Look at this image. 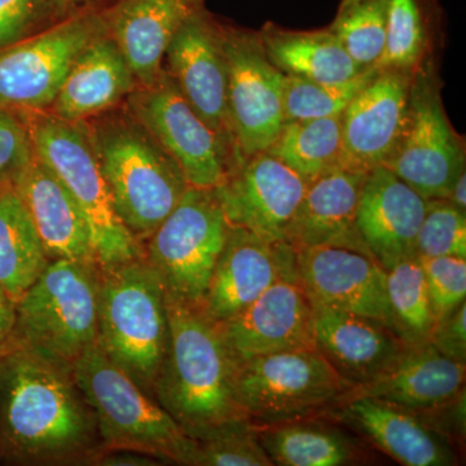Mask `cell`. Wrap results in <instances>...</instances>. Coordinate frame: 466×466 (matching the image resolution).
<instances>
[{
    "label": "cell",
    "mask_w": 466,
    "mask_h": 466,
    "mask_svg": "<svg viewBox=\"0 0 466 466\" xmlns=\"http://www.w3.org/2000/svg\"><path fill=\"white\" fill-rule=\"evenodd\" d=\"M296 263L297 251L287 242L263 240L247 229L231 226L202 312L214 323H225L244 311Z\"/></svg>",
    "instance_id": "d6986e66"
},
{
    "label": "cell",
    "mask_w": 466,
    "mask_h": 466,
    "mask_svg": "<svg viewBox=\"0 0 466 466\" xmlns=\"http://www.w3.org/2000/svg\"><path fill=\"white\" fill-rule=\"evenodd\" d=\"M16 321V302L0 287V349L14 332Z\"/></svg>",
    "instance_id": "b9f144b4"
},
{
    "label": "cell",
    "mask_w": 466,
    "mask_h": 466,
    "mask_svg": "<svg viewBox=\"0 0 466 466\" xmlns=\"http://www.w3.org/2000/svg\"><path fill=\"white\" fill-rule=\"evenodd\" d=\"M419 258L459 257L466 259V213L446 198L428 200L416 240Z\"/></svg>",
    "instance_id": "8d00e7d4"
},
{
    "label": "cell",
    "mask_w": 466,
    "mask_h": 466,
    "mask_svg": "<svg viewBox=\"0 0 466 466\" xmlns=\"http://www.w3.org/2000/svg\"><path fill=\"white\" fill-rule=\"evenodd\" d=\"M309 183L269 152L241 158L214 189L229 225L260 238L287 242Z\"/></svg>",
    "instance_id": "5bb4252c"
},
{
    "label": "cell",
    "mask_w": 466,
    "mask_h": 466,
    "mask_svg": "<svg viewBox=\"0 0 466 466\" xmlns=\"http://www.w3.org/2000/svg\"><path fill=\"white\" fill-rule=\"evenodd\" d=\"M167 352L155 400L186 434L248 419L236 400L238 361L201 309L167 299Z\"/></svg>",
    "instance_id": "7a4b0ae2"
},
{
    "label": "cell",
    "mask_w": 466,
    "mask_h": 466,
    "mask_svg": "<svg viewBox=\"0 0 466 466\" xmlns=\"http://www.w3.org/2000/svg\"><path fill=\"white\" fill-rule=\"evenodd\" d=\"M376 75L375 67H370L357 78L339 85L315 84L306 79L285 76V122L341 116L352 99Z\"/></svg>",
    "instance_id": "d590c367"
},
{
    "label": "cell",
    "mask_w": 466,
    "mask_h": 466,
    "mask_svg": "<svg viewBox=\"0 0 466 466\" xmlns=\"http://www.w3.org/2000/svg\"><path fill=\"white\" fill-rule=\"evenodd\" d=\"M34 158L25 125L0 106V192L14 189Z\"/></svg>",
    "instance_id": "f35d334b"
},
{
    "label": "cell",
    "mask_w": 466,
    "mask_h": 466,
    "mask_svg": "<svg viewBox=\"0 0 466 466\" xmlns=\"http://www.w3.org/2000/svg\"><path fill=\"white\" fill-rule=\"evenodd\" d=\"M25 127L34 153L66 187L90 227L100 267L116 265L146 256L144 245L119 219L108 184L101 173L82 122L26 113Z\"/></svg>",
    "instance_id": "52a82bcc"
},
{
    "label": "cell",
    "mask_w": 466,
    "mask_h": 466,
    "mask_svg": "<svg viewBox=\"0 0 466 466\" xmlns=\"http://www.w3.org/2000/svg\"><path fill=\"white\" fill-rule=\"evenodd\" d=\"M258 440L272 465L341 466L360 459L358 444L348 434L320 422L258 426Z\"/></svg>",
    "instance_id": "f1b7e54d"
},
{
    "label": "cell",
    "mask_w": 466,
    "mask_h": 466,
    "mask_svg": "<svg viewBox=\"0 0 466 466\" xmlns=\"http://www.w3.org/2000/svg\"><path fill=\"white\" fill-rule=\"evenodd\" d=\"M267 152L283 161L306 182L341 167L342 115L285 122Z\"/></svg>",
    "instance_id": "4dcf8cb0"
},
{
    "label": "cell",
    "mask_w": 466,
    "mask_h": 466,
    "mask_svg": "<svg viewBox=\"0 0 466 466\" xmlns=\"http://www.w3.org/2000/svg\"><path fill=\"white\" fill-rule=\"evenodd\" d=\"M428 0H389L385 43L376 70L413 72L428 42Z\"/></svg>",
    "instance_id": "836d02e7"
},
{
    "label": "cell",
    "mask_w": 466,
    "mask_h": 466,
    "mask_svg": "<svg viewBox=\"0 0 466 466\" xmlns=\"http://www.w3.org/2000/svg\"><path fill=\"white\" fill-rule=\"evenodd\" d=\"M309 302L315 348L354 388L379 376L406 349L388 325Z\"/></svg>",
    "instance_id": "603a6c76"
},
{
    "label": "cell",
    "mask_w": 466,
    "mask_h": 466,
    "mask_svg": "<svg viewBox=\"0 0 466 466\" xmlns=\"http://www.w3.org/2000/svg\"><path fill=\"white\" fill-rule=\"evenodd\" d=\"M84 125L119 219L142 244L182 200V168L133 115Z\"/></svg>",
    "instance_id": "3957f363"
},
{
    "label": "cell",
    "mask_w": 466,
    "mask_h": 466,
    "mask_svg": "<svg viewBox=\"0 0 466 466\" xmlns=\"http://www.w3.org/2000/svg\"><path fill=\"white\" fill-rule=\"evenodd\" d=\"M297 251V275L309 299L391 328L386 269L372 256L339 247Z\"/></svg>",
    "instance_id": "ac0fdd59"
},
{
    "label": "cell",
    "mask_w": 466,
    "mask_h": 466,
    "mask_svg": "<svg viewBox=\"0 0 466 466\" xmlns=\"http://www.w3.org/2000/svg\"><path fill=\"white\" fill-rule=\"evenodd\" d=\"M429 342L444 357L466 363V302L435 323Z\"/></svg>",
    "instance_id": "60d3db41"
},
{
    "label": "cell",
    "mask_w": 466,
    "mask_h": 466,
    "mask_svg": "<svg viewBox=\"0 0 466 466\" xmlns=\"http://www.w3.org/2000/svg\"><path fill=\"white\" fill-rule=\"evenodd\" d=\"M426 205L428 200L388 167L368 173L359 200L357 226L373 258L386 271L417 257V235Z\"/></svg>",
    "instance_id": "44dd1931"
},
{
    "label": "cell",
    "mask_w": 466,
    "mask_h": 466,
    "mask_svg": "<svg viewBox=\"0 0 466 466\" xmlns=\"http://www.w3.org/2000/svg\"><path fill=\"white\" fill-rule=\"evenodd\" d=\"M229 229L216 191L189 187L144 247L167 299L202 308Z\"/></svg>",
    "instance_id": "9c48e42d"
},
{
    "label": "cell",
    "mask_w": 466,
    "mask_h": 466,
    "mask_svg": "<svg viewBox=\"0 0 466 466\" xmlns=\"http://www.w3.org/2000/svg\"><path fill=\"white\" fill-rule=\"evenodd\" d=\"M128 108L179 165L189 187L216 189L225 182L233 167L228 147L184 99L168 73L135 88Z\"/></svg>",
    "instance_id": "7c38bea8"
},
{
    "label": "cell",
    "mask_w": 466,
    "mask_h": 466,
    "mask_svg": "<svg viewBox=\"0 0 466 466\" xmlns=\"http://www.w3.org/2000/svg\"><path fill=\"white\" fill-rule=\"evenodd\" d=\"M464 382L465 364L444 357L431 342H425L406 346L390 366L351 394L429 412L458 398L464 391Z\"/></svg>",
    "instance_id": "484cf974"
},
{
    "label": "cell",
    "mask_w": 466,
    "mask_h": 466,
    "mask_svg": "<svg viewBox=\"0 0 466 466\" xmlns=\"http://www.w3.org/2000/svg\"><path fill=\"white\" fill-rule=\"evenodd\" d=\"M165 57L168 75L184 99L223 142L233 147L227 110L222 27L208 17L204 8L198 9L175 33Z\"/></svg>",
    "instance_id": "e0dca14e"
},
{
    "label": "cell",
    "mask_w": 466,
    "mask_h": 466,
    "mask_svg": "<svg viewBox=\"0 0 466 466\" xmlns=\"http://www.w3.org/2000/svg\"><path fill=\"white\" fill-rule=\"evenodd\" d=\"M227 110L236 159L267 152L285 124V75L267 57L259 34L223 29Z\"/></svg>",
    "instance_id": "8fae6325"
},
{
    "label": "cell",
    "mask_w": 466,
    "mask_h": 466,
    "mask_svg": "<svg viewBox=\"0 0 466 466\" xmlns=\"http://www.w3.org/2000/svg\"><path fill=\"white\" fill-rule=\"evenodd\" d=\"M73 375L96 417L104 453L133 451L186 465L188 435L97 343L76 361Z\"/></svg>",
    "instance_id": "5b68a950"
},
{
    "label": "cell",
    "mask_w": 466,
    "mask_h": 466,
    "mask_svg": "<svg viewBox=\"0 0 466 466\" xmlns=\"http://www.w3.org/2000/svg\"><path fill=\"white\" fill-rule=\"evenodd\" d=\"M354 389L317 348L251 358L236 372V400L257 426L309 419L339 406Z\"/></svg>",
    "instance_id": "ba28073f"
},
{
    "label": "cell",
    "mask_w": 466,
    "mask_h": 466,
    "mask_svg": "<svg viewBox=\"0 0 466 466\" xmlns=\"http://www.w3.org/2000/svg\"><path fill=\"white\" fill-rule=\"evenodd\" d=\"M389 0H342L329 30L363 69L375 67L385 43Z\"/></svg>",
    "instance_id": "e575fe53"
},
{
    "label": "cell",
    "mask_w": 466,
    "mask_h": 466,
    "mask_svg": "<svg viewBox=\"0 0 466 466\" xmlns=\"http://www.w3.org/2000/svg\"><path fill=\"white\" fill-rule=\"evenodd\" d=\"M108 33L104 14L85 12L0 50V106L42 112L56 99L82 51Z\"/></svg>",
    "instance_id": "30bf717a"
},
{
    "label": "cell",
    "mask_w": 466,
    "mask_h": 466,
    "mask_svg": "<svg viewBox=\"0 0 466 466\" xmlns=\"http://www.w3.org/2000/svg\"><path fill=\"white\" fill-rule=\"evenodd\" d=\"M419 259L437 323L465 302L466 259L459 257Z\"/></svg>",
    "instance_id": "74e56055"
},
{
    "label": "cell",
    "mask_w": 466,
    "mask_h": 466,
    "mask_svg": "<svg viewBox=\"0 0 466 466\" xmlns=\"http://www.w3.org/2000/svg\"><path fill=\"white\" fill-rule=\"evenodd\" d=\"M204 0H121L103 12L106 30L140 86L161 76L162 61L175 33Z\"/></svg>",
    "instance_id": "cb8c5ba5"
},
{
    "label": "cell",
    "mask_w": 466,
    "mask_h": 466,
    "mask_svg": "<svg viewBox=\"0 0 466 466\" xmlns=\"http://www.w3.org/2000/svg\"><path fill=\"white\" fill-rule=\"evenodd\" d=\"M332 410L339 421L401 465L458 464V453L449 435L435 428L421 413L357 394L349 395Z\"/></svg>",
    "instance_id": "ffe728a7"
},
{
    "label": "cell",
    "mask_w": 466,
    "mask_h": 466,
    "mask_svg": "<svg viewBox=\"0 0 466 466\" xmlns=\"http://www.w3.org/2000/svg\"><path fill=\"white\" fill-rule=\"evenodd\" d=\"M99 265L51 260L16 302L11 336L58 363L73 367L96 345Z\"/></svg>",
    "instance_id": "8992f818"
},
{
    "label": "cell",
    "mask_w": 466,
    "mask_h": 466,
    "mask_svg": "<svg viewBox=\"0 0 466 466\" xmlns=\"http://www.w3.org/2000/svg\"><path fill=\"white\" fill-rule=\"evenodd\" d=\"M15 191L25 205L50 260L97 263L90 227L81 208L35 153Z\"/></svg>",
    "instance_id": "d4e9b609"
},
{
    "label": "cell",
    "mask_w": 466,
    "mask_h": 466,
    "mask_svg": "<svg viewBox=\"0 0 466 466\" xmlns=\"http://www.w3.org/2000/svg\"><path fill=\"white\" fill-rule=\"evenodd\" d=\"M259 38L267 57L285 76L315 84L339 85L368 70L352 60L329 29L291 32L267 25Z\"/></svg>",
    "instance_id": "83f0119b"
},
{
    "label": "cell",
    "mask_w": 466,
    "mask_h": 466,
    "mask_svg": "<svg viewBox=\"0 0 466 466\" xmlns=\"http://www.w3.org/2000/svg\"><path fill=\"white\" fill-rule=\"evenodd\" d=\"M391 327L406 346L429 342L435 317L419 257L401 260L386 271Z\"/></svg>",
    "instance_id": "1f68e13d"
},
{
    "label": "cell",
    "mask_w": 466,
    "mask_h": 466,
    "mask_svg": "<svg viewBox=\"0 0 466 466\" xmlns=\"http://www.w3.org/2000/svg\"><path fill=\"white\" fill-rule=\"evenodd\" d=\"M103 453L73 367L9 337L0 349V461L96 465Z\"/></svg>",
    "instance_id": "6da1fadb"
},
{
    "label": "cell",
    "mask_w": 466,
    "mask_h": 466,
    "mask_svg": "<svg viewBox=\"0 0 466 466\" xmlns=\"http://www.w3.org/2000/svg\"><path fill=\"white\" fill-rule=\"evenodd\" d=\"M413 72L377 70L349 104L342 113L341 167L368 174L388 164L410 119Z\"/></svg>",
    "instance_id": "9a60e30c"
},
{
    "label": "cell",
    "mask_w": 466,
    "mask_h": 466,
    "mask_svg": "<svg viewBox=\"0 0 466 466\" xmlns=\"http://www.w3.org/2000/svg\"><path fill=\"white\" fill-rule=\"evenodd\" d=\"M50 262L20 196L0 192V287L17 302Z\"/></svg>",
    "instance_id": "f546056e"
},
{
    "label": "cell",
    "mask_w": 466,
    "mask_h": 466,
    "mask_svg": "<svg viewBox=\"0 0 466 466\" xmlns=\"http://www.w3.org/2000/svg\"><path fill=\"white\" fill-rule=\"evenodd\" d=\"M449 200L453 207L459 208V210L465 211L466 213V174L465 168L461 170V173L456 177L455 183H453L452 188H451Z\"/></svg>",
    "instance_id": "7bdbcfd3"
},
{
    "label": "cell",
    "mask_w": 466,
    "mask_h": 466,
    "mask_svg": "<svg viewBox=\"0 0 466 466\" xmlns=\"http://www.w3.org/2000/svg\"><path fill=\"white\" fill-rule=\"evenodd\" d=\"M167 339V291L146 256L99 266L96 343L153 398Z\"/></svg>",
    "instance_id": "277c9868"
},
{
    "label": "cell",
    "mask_w": 466,
    "mask_h": 466,
    "mask_svg": "<svg viewBox=\"0 0 466 466\" xmlns=\"http://www.w3.org/2000/svg\"><path fill=\"white\" fill-rule=\"evenodd\" d=\"M385 167L425 200L449 198L465 168L464 148L444 112L440 88L420 66L412 76L406 131Z\"/></svg>",
    "instance_id": "4fadbf2b"
},
{
    "label": "cell",
    "mask_w": 466,
    "mask_h": 466,
    "mask_svg": "<svg viewBox=\"0 0 466 466\" xmlns=\"http://www.w3.org/2000/svg\"><path fill=\"white\" fill-rule=\"evenodd\" d=\"M186 465L271 466L258 440V426L249 419L232 420L187 434Z\"/></svg>",
    "instance_id": "d6a6232c"
},
{
    "label": "cell",
    "mask_w": 466,
    "mask_h": 466,
    "mask_svg": "<svg viewBox=\"0 0 466 466\" xmlns=\"http://www.w3.org/2000/svg\"><path fill=\"white\" fill-rule=\"evenodd\" d=\"M238 363L260 355L315 348L312 309L296 266L244 311L218 324Z\"/></svg>",
    "instance_id": "2e32d148"
},
{
    "label": "cell",
    "mask_w": 466,
    "mask_h": 466,
    "mask_svg": "<svg viewBox=\"0 0 466 466\" xmlns=\"http://www.w3.org/2000/svg\"><path fill=\"white\" fill-rule=\"evenodd\" d=\"M367 175L337 167L309 182L288 229L287 244L294 250L339 247L372 256L357 226Z\"/></svg>",
    "instance_id": "7402d4cb"
},
{
    "label": "cell",
    "mask_w": 466,
    "mask_h": 466,
    "mask_svg": "<svg viewBox=\"0 0 466 466\" xmlns=\"http://www.w3.org/2000/svg\"><path fill=\"white\" fill-rule=\"evenodd\" d=\"M45 0H0V50L26 38Z\"/></svg>",
    "instance_id": "ab89813d"
},
{
    "label": "cell",
    "mask_w": 466,
    "mask_h": 466,
    "mask_svg": "<svg viewBox=\"0 0 466 466\" xmlns=\"http://www.w3.org/2000/svg\"><path fill=\"white\" fill-rule=\"evenodd\" d=\"M46 5H50L51 8L57 9V11H66L76 5H84L87 0H45Z\"/></svg>",
    "instance_id": "ee69618b"
},
{
    "label": "cell",
    "mask_w": 466,
    "mask_h": 466,
    "mask_svg": "<svg viewBox=\"0 0 466 466\" xmlns=\"http://www.w3.org/2000/svg\"><path fill=\"white\" fill-rule=\"evenodd\" d=\"M137 78L108 33L82 51L52 103V115L84 122L101 115L137 88Z\"/></svg>",
    "instance_id": "4316f807"
}]
</instances>
